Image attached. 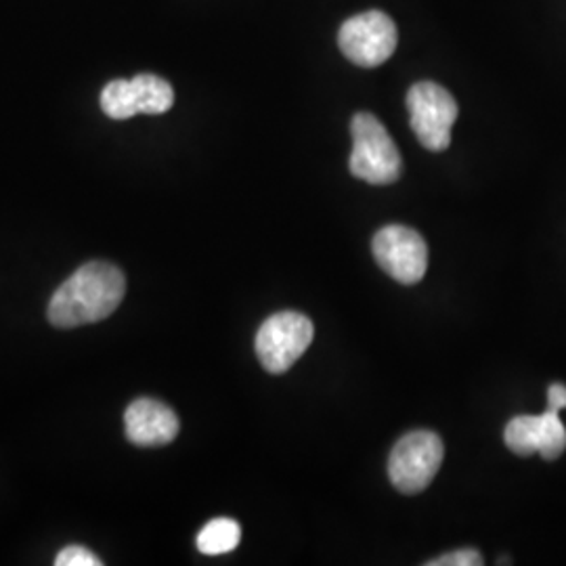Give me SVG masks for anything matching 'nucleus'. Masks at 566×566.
<instances>
[{
	"label": "nucleus",
	"instance_id": "9",
	"mask_svg": "<svg viewBox=\"0 0 566 566\" xmlns=\"http://www.w3.org/2000/svg\"><path fill=\"white\" fill-rule=\"evenodd\" d=\"M126 437L133 446H168L179 434L177 413L156 399H137L128 405L124 413Z\"/></svg>",
	"mask_w": 566,
	"mask_h": 566
},
{
	"label": "nucleus",
	"instance_id": "2",
	"mask_svg": "<svg viewBox=\"0 0 566 566\" xmlns=\"http://www.w3.org/2000/svg\"><path fill=\"white\" fill-rule=\"evenodd\" d=\"M353 154L348 160L350 175L369 185H390L399 181L403 160L399 147L388 135L385 124L374 114L361 112L350 122Z\"/></svg>",
	"mask_w": 566,
	"mask_h": 566
},
{
	"label": "nucleus",
	"instance_id": "8",
	"mask_svg": "<svg viewBox=\"0 0 566 566\" xmlns=\"http://www.w3.org/2000/svg\"><path fill=\"white\" fill-rule=\"evenodd\" d=\"M507 449L521 458L542 453L546 460H558L566 449V428L558 413L544 411L539 416H518L504 430Z\"/></svg>",
	"mask_w": 566,
	"mask_h": 566
},
{
	"label": "nucleus",
	"instance_id": "4",
	"mask_svg": "<svg viewBox=\"0 0 566 566\" xmlns=\"http://www.w3.org/2000/svg\"><path fill=\"white\" fill-rule=\"evenodd\" d=\"M411 130L428 151H446L451 128L458 120V103L451 93L434 82H418L407 93Z\"/></svg>",
	"mask_w": 566,
	"mask_h": 566
},
{
	"label": "nucleus",
	"instance_id": "7",
	"mask_svg": "<svg viewBox=\"0 0 566 566\" xmlns=\"http://www.w3.org/2000/svg\"><path fill=\"white\" fill-rule=\"evenodd\" d=\"M378 264L386 273L405 285L422 282L428 269V248L424 238L403 224H388L371 242Z\"/></svg>",
	"mask_w": 566,
	"mask_h": 566
},
{
	"label": "nucleus",
	"instance_id": "12",
	"mask_svg": "<svg viewBox=\"0 0 566 566\" xmlns=\"http://www.w3.org/2000/svg\"><path fill=\"white\" fill-rule=\"evenodd\" d=\"M103 114L112 120H128L137 116V109L133 105L130 81H112L102 93Z\"/></svg>",
	"mask_w": 566,
	"mask_h": 566
},
{
	"label": "nucleus",
	"instance_id": "5",
	"mask_svg": "<svg viewBox=\"0 0 566 566\" xmlns=\"http://www.w3.org/2000/svg\"><path fill=\"white\" fill-rule=\"evenodd\" d=\"M315 327L296 311L271 315L256 334V355L269 374H285L313 343Z\"/></svg>",
	"mask_w": 566,
	"mask_h": 566
},
{
	"label": "nucleus",
	"instance_id": "1",
	"mask_svg": "<svg viewBox=\"0 0 566 566\" xmlns=\"http://www.w3.org/2000/svg\"><path fill=\"white\" fill-rule=\"evenodd\" d=\"M124 292L126 280L118 266L84 264L53 294L46 308L49 322L61 329L97 324L120 306Z\"/></svg>",
	"mask_w": 566,
	"mask_h": 566
},
{
	"label": "nucleus",
	"instance_id": "14",
	"mask_svg": "<svg viewBox=\"0 0 566 566\" xmlns=\"http://www.w3.org/2000/svg\"><path fill=\"white\" fill-rule=\"evenodd\" d=\"M428 566H481L483 565V558H481V554L476 552V549H470V547H465V549H455V552H449V554H443V556H439L437 560H430V563H426Z\"/></svg>",
	"mask_w": 566,
	"mask_h": 566
},
{
	"label": "nucleus",
	"instance_id": "11",
	"mask_svg": "<svg viewBox=\"0 0 566 566\" xmlns=\"http://www.w3.org/2000/svg\"><path fill=\"white\" fill-rule=\"evenodd\" d=\"M242 528L231 518H214L198 535V549L206 556L229 554L240 546Z\"/></svg>",
	"mask_w": 566,
	"mask_h": 566
},
{
	"label": "nucleus",
	"instance_id": "6",
	"mask_svg": "<svg viewBox=\"0 0 566 566\" xmlns=\"http://www.w3.org/2000/svg\"><path fill=\"white\" fill-rule=\"evenodd\" d=\"M397 25L382 11H367L346 20L338 34L344 57L359 67H378L397 49Z\"/></svg>",
	"mask_w": 566,
	"mask_h": 566
},
{
	"label": "nucleus",
	"instance_id": "15",
	"mask_svg": "<svg viewBox=\"0 0 566 566\" xmlns=\"http://www.w3.org/2000/svg\"><path fill=\"white\" fill-rule=\"evenodd\" d=\"M563 409H566V386H549V388H547V411L560 413Z\"/></svg>",
	"mask_w": 566,
	"mask_h": 566
},
{
	"label": "nucleus",
	"instance_id": "10",
	"mask_svg": "<svg viewBox=\"0 0 566 566\" xmlns=\"http://www.w3.org/2000/svg\"><path fill=\"white\" fill-rule=\"evenodd\" d=\"M133 105L137 114L160 116L175 105V91L170 82L164 81L156 74H139L130 81Z\"/></svg>",
	"mask_w": 566,
	"mask_h": 566
},
{
	"label": "nucleus",
	"instance_id": "13",
	"mask_svg": "<svg viewBox=\"0 0 566 566\" xmlns=\"http://www.w3.org/2000/svg\"><path fill=\"white\" fill-rule=\"evenodd\" d=\"M57 566H102V558H97L93 552L86 547L67 546L61 549L60 556L55 558Z\"/></svg>",
	"mask_w": 566,
	"mask_h": 566
},
{
	"label": "nucleus",
	"instance_id": "3",
	"mask_svg": "<svg viewBox=\"0 0 566 566\" xmlns=\"http://www.w3.org/2000/svg\"><path fill=\"white\" fill-rule=\"evenodd\" d=\"M443 441L432 430H413L395 446L388 460V476L397 491L420 493L434 481L443 464Z\"/></svg>",
	"mask_w": 566,
	"mask_h": 566
}]
</instances>
